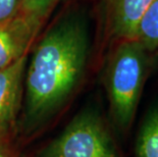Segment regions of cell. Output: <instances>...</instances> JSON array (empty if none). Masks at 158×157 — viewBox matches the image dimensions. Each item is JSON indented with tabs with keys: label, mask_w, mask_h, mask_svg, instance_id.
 <instances>
[{
	"label": "cell",
	"mask_w": 158,
	"mask_h": 157,
	"mask_svg": "<svg viewBox=\"0 0 158 157\" xmlns=\"http://www.w3.org/2000/svg\"><path fill=\"white\" fill-rule=\"evenodd\" d=\"M91 55L90 33L82 15L52 26L34 47L25 73L21 126L32 134L62 108L79 88Z\"/></svg>",
	"instance_id": "cell-1"
},
{
	"label": "cell",
	"mask_w": 158,
	"mask_h": 157,
	"mask_svg": "<svg viewBox=\"0 0 158 157\" xmlns=\"http://www.w3.org/2000/svg\"><path fill=\"white\" fill-rule=\"evenodd\" d=\"M104 57L102 79L110 119L117 132L126 134L134 122L156 57L135 39L116 43Z\"/></svg>",
	"instance_id": "cell-2"
},
{
	"label": "cell",
	"mask_w": 158,
	"mask_h": 157,
	"mask_svg": "<svg viewBox=\"0 0 158 157\" xmlns=\"http://www.w3.org/2000/svg\"><path fill=\"white\" fill-rule=\"evenodd\" d=\"M35 157H123L106 121L95 107L80 111Z\"/></svg>",
	"instance_id": "cell-3"
},
{
	"label": "cell",
	"mask_w": 158,
	"mask_h": 157,
	"mask_svg": "<svg viewBox=\"0 0 158 157\" xmlns=\"http://www.w3.org/2000/svg\"><path fill=\"white\" fill-rule=\"evenodd\" d=\"M151 1L93 0L96 19V56L104 57L116 43L134 39L138 24Z\"/></svg>",
	"instance_id": "cell-4"
},
{
	"label": "cell",
	"mask_w": 158,
	"mask_h": 157,
	"mask_svg": "<svg viewBox=\"0 0 158 157\" xmlns=\"http://www.w3.org/2000/svg\"><path fill=\"white\" fill-rule=\"evenodd\" d=\"M28 59L29 54L0 69V150L13 156Z\"/></svg>",
	"instance_id": "cell-5"
},
{
	"label": "cell",
	"mask_w": 158,
	"mask_h": 157,
	"mask_svg": "<svg viewBox=\"0 0 158 157\" xmlns=\"http://www.w3.org/2000/svg\"><path fill=\"white\" fill-rule=\"evenodd\" d=\"M44 25L22 11L0 23V69L29 54Z\"/></svg>",
	"instance_id": "cell-6"
},
{
	"label": "cell",
	"mask_w": 158,
	"mask_h": 157,
	"mask_svg": "<svg viewBox=\"0 0 158 157\" xmlns=\"http://www.w3.org/2000/svg\"><path fill=\"white\" fill-rule=\"evenodd\" d=\"M149 53L158 56V0H152L138 24L135 37Z\"/></svg>",
	"instance_id": "cell-7"
},
{
	"label": "cell",
	"mask_w": 158,
	"mask_h": 157,
	"mask_svg": "<svg viewBox=\"0 0 158 157\" xmlns=\"http://www.w3.org/2000/svg\"><path fill=\"white\" fill-rule=\"evenodd\" d=\"M136 157H158V105L148 112L136 140Z\"/></svg>",
	"instance_id": "cell-8"
},
{
	"label": "cell",
	"mask_w": 158,
	"mask_h": 157,
	"mask_svg": "<svg viewBox=\"0 0 158 157\" xmlns=\"http://www.w3.org/2000/svg\"><path fill=\"white\" fill-rule=\"evenodd\" d=\"M62 1L63 0H23L21 11L45 24Z\"/></svg>",
	"instance_id": "cell-9"
},
{
	"label": "cell",
	"mask_w": 158,
	"mask_h": 157,
	"mask_svg": "<svg viewBox=\"0 0 158 157\" xmlns=\"http://www.w3.org/2000/svg\"><path fill=\"white\" fill-rule=\"evenodd\" d=\"M23 0H0V23L12 19L21 11Z\"/></svg>",
	"instance_id": "cell-10"
},
{
	"label": "cell",
	"mask_w": 158,
	"mask_h": 157,
	"mask_svg": "<svg viewBox=\"0 0 158 157\" xmlns=\"http://www.w3.org/2000/svg\"><path fill=\"white\" fill-rule=\"evenodd\" d=\"M0 157H15L11 154H8V153H6L4 151H2V150H0Z\"/></svg>",
	"instance_id": "cell-11"
}]
</instances>
